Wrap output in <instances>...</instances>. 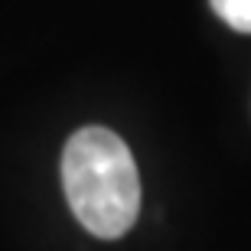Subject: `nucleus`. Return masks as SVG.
I'll use <instances>...</instances> for the list:
<instances>
[{
	"label": "nucleus",
	"instance_id": "f03ea898",
	"mask_svg": "<svg viewBox=\"0 0 251 251\" xmlns=\"http://www.w3.org/2000/svg\"><path fill=\"white\" fill-rule=\"evenodd\" d=\"M212 10L238 33H251V0H209Z\"/></svg>",
	"mask_w": 251,
	"mask_h": 251
},
{
	"label": "nucleus",
	"instance_id": "f257e3e1",
	"mask_svg": "<svg viewBox=\"0 0 251 251\" xmlns=\"http://www.w3.org/2000/svg\"><path fill=\"white\" fill-rule=\"evenodd\" d=\"M62 189L75 219L98 238H121L140 212V176L114 130H75L62 153Z\"/></svg>",
	"mask_w": 251,
	"mask_h": 251
}]
</instances>
